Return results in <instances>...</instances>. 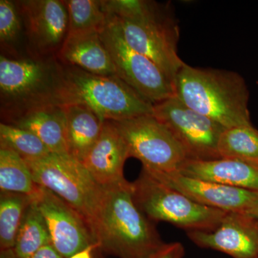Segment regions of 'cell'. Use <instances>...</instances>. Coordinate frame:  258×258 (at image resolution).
I'll return each mask as SVG.
<instances>
[{
  "label": "cell",
  "instance_id": "cell-1",
  "mask_svg": "<svg viewBox=\"0 0 258 258\" xmlns=\"http://www.w3.org/2000/svg\"><path fill=\"white\" fill-rule=\"evenodd\" d=\"M104 189L93 226L98 249L118 258L152 257L165 242L134 201L132 182Z\"/></svg>",
  "mask_w": 258,
  "mask_h": 258
},
{
  "label": "cell",
  "instance_id": "cell-2",
  "mask_svg": "<svg viewBox=\"0 0 258 258\" xmlns=\"http://www.w3.org/2000/svg\"><path fill=\"white\" fill-rule=\"evenodd\" d=\"M41 104L83 105L104 121L153 114L154 108L118 76H97L74 66L57 71L51 92Z\"/></svg>",
  "mask_w": 258,
  "mask_h": 258
},
{
  "label": "cell",
  "instance_id": "cell-3",
  "mask_svg": "<svg viewBox=\"0 0 258 258\" xmlns=\"http://www.w3.org/2000/svg\"><path fill=\"white\" fill-rule=\"evenodd\" d=\"M174 96L225 128L252 125L249 93L240 74L185 64L174 81Z\"/></svg>",
  "mask_w": 258,
  "mask_h": 258
},
{
  "label": "cell",
  "instance_id": "cell-4",
  "mask_svg": "<svg viewBox=\"0 0 258 258\" xmlns=\"http://www.w3.org/2000/svg\"><path fill=\"white\" fill-rule=\"evenodd\" d=\"M109 15V14H108ZM111 15L129 46L152 60L174 82L185 62L178 55L179 25L169 10L142 0L128 18Z\"/></svg>",
  "mask_w": 258,
  "mask_h": 258
},
{
  "label": "cell",
  "instance_id": "cell-5",
  "mask_svg": "<svg viewBox=\"0 0 258 258\" xmlns=\"http://www.w3.org/2000/svg\"><path fill=\"white\" fill-rule=\"evenodd\" d=\"M132 186L134 201L149 220L168 222L186 232L213 230L227 214L197 203L144 170Z\"/></svg>",
  "mask_w": 258,
  "mask_h": 258
},
{
  "label": "cell",
  "instance_id": "cell-6",
  "mask_svg": "<svg viewBox=\"0 0 258 258\" xmlns=\"http://www.w3.org/2000/svg\"><path fill=\"white\" fill-rule=\"evenodd\" d=\"M25 161L36 184L55 194L79 212L93 231L105 189L97 184L82 163L71 155L52 153L38 160Z\"/></svg>",
  "mask_w": 258,
  "mask_h": 258
},
{
  "label": "cell",
  "instance_id": "cell-7",
  "mask_svg": "<svg viewBox=\"0 0 258 258\" xmlns=\"http://www.w3.org/2000/svg\"><path fill=\"white\" fill-rule=\"evenodd\" d=\"M113 122L126 142L130 157L139 159L144 170L174 172L187 160L170 129L152 114Z\"/></svg>",
  "mask_w": 258,
  "mask_h": 258
},
{
  "label": "cell",
  "instance_id": "cell-8",
  "mask_svg": "<svg viewBox=\"0 0 258 258\" xmlns=\"http://www.w3.org/2000/svg\"><path fill=\"white\" fill-rule=\"evenodd\" d=\"M106 15L100 35L113 60L116 76L152 104L174 96V82L152 60L129 46L114 19Z\"/></svg>",
  "mask_w": 258,
  "mask_h": 258
},
{
  "label": "cell",
  "instance_id": "cell-9",
  "mask_svg": "<svg viewBox=\"0 0 258 258\" xmlns=\"http://www.w3.org/2000/svg\"><path fill=\"white\" fill-rule=\"evenodd\" d=\"M152 115L170 129L188 159L221 158L218 143L226 128L220 123L194 111L174 96L154 104Z\"/></svg>",
  "mask_w": 258,
  "mask_h": 258
},
{
  "label": "cell",
  "instance_id": "cell-10",
  "mask_svg": "<svg viewBox=\"0 0 258 258\" xmlns=\"http://www.w3.org/2000/svg\"><path fill=\"white\" fill-rule=\"evenodd\" d=\"M34 200L46 223L51 244L62 257L70 258L98 244L87 220L55 194L39 186Z\"/></svg>",
  "mask_w": 258,
  "mask_h": 258
},
{
  "label": "cell",
  "instance_id": "cell-11",
  "mask_svg": "<svg viewBox=\"0 0 258 258\" xmlns=\"http://www.w3.org/2000/svg\"><path fill=\"white\" fill-rule=\"evenodd\" d=\"M57 71L41 61L12 60L0 56V91L3 99L25 104V109L40 104L51 92Z\"/></svg>",
  "mask_w": 258,
  "mask_h": 258
},
{
  "label": "cell",
  "instance_id": "cell-12",
  "mask_svg": "<svg viewBox=\"0 0 258 258\" xmlns=\"http://www.w3.org/2000/svg\"><path fill=\"white\" fill-rule=\"evenodd\" d=\"M142 170L208 208L225 212L245 213L258 203V193L254 191L185 176L178 171L164 173Z\"/></svg>",
  "mask_w": 258,
  "mask_h": 258
},
{
  "label": "cell",
  "instance_id": "cell-13",
  "mask_svg": "<svg viewBox=\"0 0 258 258\" xmlns=\"http://www.w3.org/2000/svg\"><path fill=\"white\" fill-rule=\"evenodd\" d=\"M202 248L213 249L233 258H258V218L240 212H227L211 231L186 233Z\"/></svg>",
  "mask_w": 258,
  "mask_h": 258
},
{
  "label": "cell",
  "instance_id": "cell-14",
  "mask_svg": "<svg viewBox=\"0 0 258 258\" xmlns=\"http://www.w3.org/2000/svg\"><path fill=\"white\" fill-rule=\"evenodd\" d=\"M29 38L43 52L62 46L69 31V13L64 1L28 0L20 3Z\"/></svg>",
  "mask_w": 258,
  "mask_h": 258
},
{
  "label": "cell",
  "instance_id": "cell-15",
  "mask_svg": "<svg viewBox=\"0 0 258 258\" xmlns=\"http://www.w3.org/2000/svg\"><path fill=\"white\" fill-rule=\"evenodd\" d=\"M128 147L113 120H106L99 139L82 164L97 184L109 187L125 181L123 168Z\"/></svg>",
  "mask_w": 258,
  "mask_h": 258
},
{
  "label": "cell",
  "instance_id": "cell-16",
  "mask_svg": "<svg viewBox=\"0 0 258 258\" xmlns=\"http://www.w3.org/2000/svg\"><path fill=\"white\" fill-rule=\"evenodd\" d=\"M180 174L258 193V165L230 158L211 160L187 159Z\"/></svg>",
  "mask_w": 258,
  "mask_h": 258
},
{
  "label": "cell",
  "instance_id": "cell-17",
  "mask_svg": "<svg viewBox=\"0 0 258 258\" xmlns=\"http://www.w3.org/2000/svg\"><path fill=\"white\" fill-rule=\"evenodd\" d=\"M60 57L67 63L89 74L117 76L113 60L102 41L100 32L67 35L60 47Z\"/></svg>",
  "mask_w": 258,
  "mask_h": 258
},
{
  "label": "cell",
  "instance_id": "cell-18",
  "mask_svg": "<svg viewBox=\"0 0 258 258\" xmlns=\"http://www.w3.org/2000/svg\"><path fill=\"white\" fill-rule=\"evenodd\" d=\"M13 125L35 134L52 154L70 155L62 106L41 104L29 107Z\"/></svg>",
  "mask_w": 258,
  "mask_h": 258
},
{
  "label": "cell",
  "instance_id": "cell-19",
  "mask_svg": "<svg viewBox=\"0 0 258 258\" xmlns=\"http://www.w3.org/2000/svg\"><path fill=\"white\" fill-rule=\"evenodd\" d=\"M61 106L66 115V139L69 154L82 163L99 139L104 120L83 105Z\"/></svg>",
  "mask_w": 258,
  "mask_h": 258
},
{
  "label": "cell",
  "instance_id": "cell-20",
  "mask_svg": "<svg viewBox=\"0 0 258 258\" xmlns=\"http://www.w3.org/2000/svg\"><path fill=\"white\" fill-rule=\"evenodd\" d=\"M38 185L34 181L25 159L8 148L0 147V189L1 192L35 196Z\"/></svg>",
  "mask_w": 258,
  "mask_h": 258
},
{
  "label": "cell",
  "instance_id": "cell-21",
  "mask_svg": "<svg viewBox=\"0 0 258 258\" xmlns=\"http://www.w3.org/2000/svg\"><path fill=\"white\" fill-rule=\"evenodd\" d=\"M50 243L46 223L33 198L19 229L13 249L19 258H29Z\"/></svg>",
  "mask_w": 258,
  "mask_h": 258
},
{
  "label": "cell",
  "instance_id": "cell-22",
  "mask_svg": "<svg viewBox=\"0 0 258 258\" xmlns=\"http://www.w3.org/2000/svg\"><path fill=\"white\" fill-rule=\"evenodd\" d=\"M33 197L23 194L1 192L0 196V248H14L19 229Z\"/></svg>",
  "mask_w": 258,
  "mask_h": 258
},
{
  "label": "cell",
  "instance_id": "cell-23",
  "mask_svg": "<svg viewBox=\"0 0 258 258\" xmlns=\"http://www.w3.org/2000/svg\"><path fill=\"white\" fill-rule=\"evenodd\" d=\"M218 152L221 158L258 165V130L252 124L225 129L219 140Z\"/></svg>",
  "mask_w": 258,
  "mask_h": 258
},
{
  "label": "cell",
  "instance_id": "cell-24",
  "mask_svg": "<svg viewBox=\"0 0 258 258\" xmlns=\"http://www.w3.org/2000/svg\"><path fill=\"white\" fill-rule=\"evenodd\" d=\"M69 13L67 35L91 32H101L107 21L101 1L97 0H69L64 1Z\"/></svg>",
  "mask_w": 258,
  "mask_h": 258
},
{
  "label": "cell",
  "instance_id": "cell-25",
  "mask_svg": "<svg viewBox=\"0 0 258 258\" xmlns=\"http://www.w3.org/2000/svg\"><path fill=\"white\" fill-rule=\"evenodd\" d=\"M0 147L8 148L25 159L35 161L51 154L35 134L13 124H0Z\"/></svg>",
  "mask_w": 258,
  "mask_h": 258
},
{
  "label": "cell",
  "instance_id": "cell-26",
  "mask_svg": "<svg viewBox=\"0 0 258 258\" xmlns=\"http://www.w3.org/2000/svg\"><path fill=\"white\" fill-rule=\"evenodd\" d=\"M21 25L18 10L13 2L0 1V40L1 42L14 41L20 33Z\"/></svg>",
  "mask_w": 258,
  "mask_h": 258
},
{
  "label": "cell",
  "instance_id": "cell-27",
  "mask_svg": "<svg viewBox=\"0 0 258 258\" xmlns=\"http://www.w3.org/2000/svg\"><path fill=\"white\" fill-rule=\"evenodd\" d=\"M184 245L179 242L164 243L150 258H184Z\"/></svg>",
  "mask_w": 258,
  "mask_h": 258
},
{
  "label": "cell",
  "instance_id": "cell-28",
  "mask_svg": "<svg viewBox=\"0 0 258 258\" xmlns=\"http://www.w3.org/2000/svg\"><path fill=\"white\" fill-rule=\"evenodd\" d=\"M29 258H64L60 252L52 246V244H47L39 249L37 252Z\"/></svg>",
  "mask_w": 258,
  "mask_h": 258
},
{
  "label": "cell",
  "instance_id": "cell-29",
  "mask_svg": "<svg viewBox=\"0 0 258 258\" xmlns=\"http://www.w3.org/2000/svg\"><path fill=\"white\" fill-rule=\"evenodd\" d=\"M98 248H99L98 244H93V245L79 251L70 258H93V252Z\"/></svg>",
  "mask_w": 258,
  "mask_h": 258
},
{
  "label": "cell",
  "instance_id": "cell-30",
  "mask_svg": "<svg viewBox=\"0 0 258 258\" xmlns=\"http://www.w3.org/2000/svg\"><path fill=\"white\" fill-rule=\"evenodd\" d=\"M0 258H19L15 254L14 249H4L0 251Z\"/></svg>",
  "mask_w": 258,
  "mask_h": 258
},
{
  "label": "cell",
  "instance_id": "cell-31",
  "mask_svg": "<svg viewBox=\"0 0 258 258\" xmlns=\"http://www.w3.org/2000/svg\"><path fill=\"white\" fill-rule=\"evenodd\" d=\"M244 214H247V215H250V216L258 218V203L255 204L252 208L247 210Z\"/></svg>",
  "mask_w": 258,
  "mask_h": 258
}]
</instances>
